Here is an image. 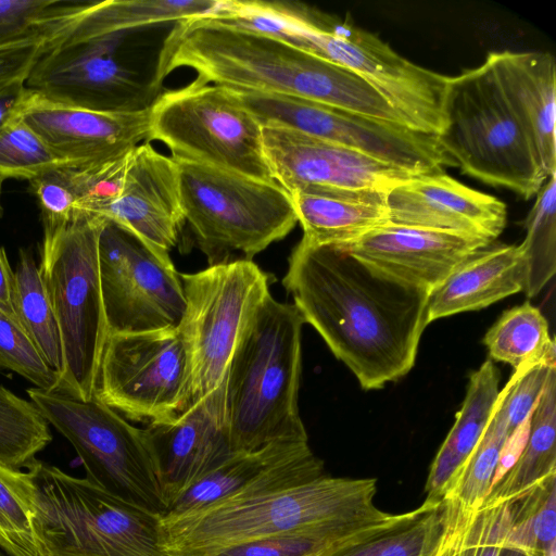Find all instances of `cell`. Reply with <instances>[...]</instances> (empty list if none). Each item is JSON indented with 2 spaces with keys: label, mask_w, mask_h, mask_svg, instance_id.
<instances>
[{
  "label": "cell",
  "mask_w": 556,
  "mask_h": 556,
  "mask_svg": "<svg viewBox=\"0 0 556 556\" xmlns=\"http://www.w3.org/2000/svg\"><path fill=\"white\" fill-rule=\"evenodd\" d=\"M51 440L49 424L35 404L0 384V464L28 467Z\"/></svg>",
  "instance_id": "d590c367"
},
{
  "label": "cell",
  "mask_w": 556,
  "mask_h": 556,
  "mask_svg": "<svg viewBox=\"0 0 556 556\" xmlns=\"http://www.w3.org/2000/svg\"><path fill=\"white\" fill-rule=\"evenodd\" d=\"M30 402L73 445L90 482L162 516L166 511L156 465L143 429L97 396L84 401L60 391L27 390Z\"/></svg>",
  "instance_id": "8fae6325"
},
{
  "label": "cell",
  "mask_w": 556,
  "mask_h": 556,
  "mask_svg": "<svg viewBox=\"0 0 556 556\" xmlns=\"http://www.w3.org/2000/svg\"><path fill=\"white\" fill-rule=\"evenodd\" d=\"M375 478L324 475L315 480L247 498L160 517L166 556H214L233 545L337 526L386 511L376 507Z\"/></svg>",
  "instance_id": "277c9868"
},
{
  "label": "cell",
  "mask_w": 556,
  "mask_h": 556,
  "mask_svg": "<svg viewBox=\"0 0 556 556\" xmlns=\"http://www.w3.org/2000/svg\"><path fill=\"white\" fill-rule=\"evenodd\" d=\"M106 218L76 211L64 224H43L39 273L55 315L64 368L56 391L84 401L96 396L109 336L100 271L99 237Z\"/></svg>",
  "instance_id": "8992f818"
},
{
  "label": "cell",
  "mask_w": 556,
  "mask_h": 556,
  "mask_svg": "<svg viewBox=\"0 0 556 556\" xmlns=\"http://www.w3.org/2000/svg\"><path fill=\"white\" fill-rule=\"evenodd\" d=\"M502 400L503 392L501 390L495 409L481 440L458 480L444 498L455 500L467 508H477L484 501L490 491L501 451L510 435L502 408Z\"/></svg>",
  "instance_id": "74e56055"
},
{
  "label": "cell",
  "mask_w": 556,
  "mask_h": 556,
  "mask_svg": "<svg viewBox=\"0 0 556 556\" xmlns=\"http://www.w3.org/2000/svg\"><path fill=\"white\" fill-rule=\"evenodd\" d=\"M490 243L463 233L387 223L339 248L377 274L430 294Z\"/></svg>",
  "instance_id": "ffe728a7"
},
{
  "label": "cell",
  "mask_w": 556,
  "mask_h": 556,
  "mask_svg": "<svg viewBox=\"0 0 556 556\" xmlns=\"http://www.w3.org/2000/svg\"><path fill=\"white\" fill-rule=\"evenodd\" d=\"M13 307L26 333L48 366L60 376L64 368L61 334L51 303L31 253L20 250L14 270Z\"/></svg>",
  "instance_id": "1f68e13d"
},
{
  "label": "cell",
  "mask_w": 556,
  "mask_h": 556,
  "mask_svg": "<svg viewBox=\"0 0 556 556\" xmlns=\"http://www.w3.org/2000/svg\"><path fill=\"white\" fill-rule=\"evenodd\" d=\"M184 66L210 84L298 98L408 127L382 94L353 72L210 16L175 24L163 41L153 85L161 89L164 78Z\"/></svg>",
  "instance_id": "7a4b0ae2"
},
{
  "label": "cell",
  "mask_w": 556,
  "mask_h": 556,
  "mask_svg": "<svg viewBox=\"0 0 556 556\" xmlns=\"http://www.w3.org/2000/svg\"><path fill=\"white\" fill-rule=\"evenodd\" d=\"M3 179L0 177V218L2 217L3 215V206H2V203H1V193H2V185H3Z\"/></svg>",
  "instance_id": "c3c4849f"
},
{
  "label": "cell",
  "mask_w": 556,
  "mask_h": 556,
  "mask_svg": "<svg viewBox=\"0 0 556 556\" xmlns=\"http://www.w3.org/2000/svg\"><path fill=\"white\" fill-rule=\"evenodd\" d=\"M27 469L35 485L34 529L42 556H166L160 515L40 460Z\"/></svg>",
  "instance_id": "ba28073f"
},
{
  "label": "cell",
  "mask_w": 556,
  "mask_h": 556,
  "mask_svg": "<svg viewBox=\"0 0 556 556\" xmlns=\"http://www.w3.org/2000/svg\"><path fill=\"white\" fill-rule=\"evenodd\" d=\"M500 391V372L488 359L469 377L455 422L430 466L424 502H441L452 490L489 425Z\"/></svg>",
  "instance_id": "484cf974"
},
{
  "label": "cell",
  "mask_w": 556,
  "mask_h": 556,
  "mask_svg": "<svg viewBox=\"0 0 556 556\" xmlns=\"http://www.w3.org/2000/svg\"><path fill=\"white\" fill-rule=\"evenodd\" d=\"M498 556H534V555H531L521 548H518V547H515V546H511L508 544H504Z\"/></svg>",
  "instance_id": "bcb514c9"
},
{
  "label": "cell",
  "mask_w": 556,
  "mask_h": 556,
  "mask_svg": "<svg viewBox=\"0 0 556 556\" xmlns=\"http://www.w3.org/2000/svg\"><path fill=\"white\" fill-rule=\"evenodd\" d=\"M14 271L12 270L4 248L0 247V307L15 315L13 307Z\"/></svg>",
  "instance_id": "f6af8a7d"
},
{
  "label": "cell",
  "mask_w": 556,
  "mask_h": 556,
  "mask_svg": "<svg viewBox=\"0 0 556 556\" xmlns=\"http://www.w3.org/2000/svg\"><path fill=\"white\" fill-rule=\"evenodd\" d=\"M25 83H17L0 93V131L20 116L29 92Z\"/></svg>",
  "instance_id": "ee69618b"
},
{
  "label": "cell",
  "mask_w": 556,
  "mask_h": 556,
  "mask_svg": "<svg viewBox=\"0 0 556 556\" xmlns=\"http://www.w3.org/2000/svg\"><path fill=\"white\" fill-rule=\"evenodd\" d=\"M0 556H9V555L0 548Z\"/></svg>",
  "instance_id": "681fc988"
},
{
  "label": "cell",
  "mask_w": 556,
  "mask_h": 556,
  "mask_svg": "<svg viewBox=\"0 0 556 556\" xmlns=\"http://www.w3.org/2000/svg\"><path fill=\"white\" fill-rule=\"evenodd\" d=\"M96 396L131 420L155 421L191 401V366L177 328L108 336Z\"/></svg>",
  "instance_id": "4fadbf2b"
},
{
  "label": "cell",
  "mask_w": 556,
  "mask_h": 556,
  "mask_svg": "<svg viewBox=\"0 0 556 556\" xmlns=\"http://www.w3.org/2000/svg\"><path fill=\"white\" fill-rule=\"evenodd\" d=\"M483 343L491 358L514 369L539 362H556L548 323L529 302L505 311L488 330Z\"/></svg>",
  "instance_id": "d6a6232c"
},
{
  "label": "cell",
  "mask_w": 556,
  "mask_h": 556,
  "mask_svg": "<svg viewBox=\"0 0 556 556\" xmlns=\"http://www.w3.org/2000/svg\"><path fill=\"white\" fill-rule=\"evenodd\" d=\"M556 173L552 174L536 194L523 227L526 237L520 244L527 263L523 292L535 296L553 278L556 270Z\"/></svg>",
  "instance_id": "836d02e7"
},
{
  "label": "cell",
  "mask_w": 556,
  "mask_h": 556,
  "mask_svg": "<svg viewBox=\"0 0 556 556\" xmlns=\"http://www.w3.org/2000/svg\"><path fill=\"white\" fill-rule=\"evenodd\" d=\"M325 475L324 462L304 440H278L233 453L179 497L162 516H177L226 501L256 496Z\"/></svg>",
  "instance_id": "7402d4cb"
},
{
  "label": "cell",
  "mask_w": 556,
  "mask_h": 556,
  "mask_svg": "<svg viewBox=\"0 0 556 556\" xmlns=\"http://www.w3.org/2000/svg\"><path fill=\"white\" fill-rule=\"evenodd\" d=\"M149 111L148 140L163 142L172 159L274 180L262 125L237 90L197 77L160 93Z\"/></svg>",
  "instance_id": "30bf717a"
},
{
  "label": "cell",
  "mask_w": 556,
  "mask_h": 556,
  "mask_svg": "<svg viewBox=\"0 0 556 556\" xmlns=\"http://www.w3.org/2000/svg\"><path fill=\"white\" fill-rule=\"evenodd\" d=\"M149 109L93 111L54 102L29 89L20 116L59 159L76 166L108 162L141 144L149 138Z\"/></svg>",
  "instance_id": "d6986e66"
},
{
  "label": "cell",
  "mask_w": 556,
  "mask_h": 556,
  "mask_svg": "<svg viewBox=\"0 0 556 556\" xmlns=\"http://www.w3.org/2000/svg\"><path fill=\"white\" fill-rule=\"evenodd\" d=\"M390 515L384 513L337 526L248 541L214 556H321L331 547L381 523Z\"/></svg>",
  "instance_id": "8d00e7d4"
},
{
  "label": "cell",
  "mask_w": 556,
  "mask_h": 556,
  "mask_svg": "<svg viewBox=\"0 0 556 556\" xmlns=\"http://www.w3.org/2000/svg\"><path fill=\"white\" fill-rule=\"evenodd\" d=\"M56 37L26 39L0 47V93L26 81L38 59Z\"/></svg>",
  "instance_id": "7bdbcfd3"
},
{
  "label": "cell",
  "mask_w": 556,
  "mask_h": 556,
  "mask_svg": "<svg viewBox=\"0 0 556 556\" xmlns=\"http://www.w3.org/2000/svg\"><path fill=\"white\" fill-rule=\"evenodd\" d=\"M219 0H105L84 2L58 38L75 42L168 22L212 16Z\"/></svg>",
  "instance_id": "83f0119b"
},
{
  "label": "cell",
  "mask_w": 556,
  "mask_h": 556,
  "mask_svg": "<svg viewBox=\"0 0 556 556\" xmlns=\"http://www.w3.org/2000/svg\"><path fill=\"white\" fill-rule=\"evenodd\" d=\"M543 556H556V543H553L546 552L543 553Z\"/></svg>",
  "instance_id": "7dc6e473"
},
{
  "label": "cell",
  "mask_w": 556,
  "mask_h": 556,
  "mask_svg": "<svg viewBox=\"0 0 556 556\" xmlns=\"http://www.w3.org/2000/svg\"><path fill=\"white\" fill-rule=\"evenodd\" d=\"M175 161L185 222L211 265L235 252L252 261L296 225L291 198L276 181Z\"/></svg>",
  "instance_id": "9c48e42d"
},
{
  "label": "cell",
  "mask_w": 556,
  "mask_h": 556,
  "mask_svg": "<svg viewBox=\"0 0 556 556\" xmlns=\"http://www.w3.org/2000/svg\"><path fill=\"white\" fill-rule=\"evenodd\" d=\"M445 521V502H424L404 514L390 515L376 527L321 556H431Z\"/></svg>",
  "instance_id": "f1b7e54d"
},
{
  "label": "cell",
  "mask_w": 556,
  "mask_h": 556,
  "mask_svg": "<svg viewBox=\"0 0 556 556\" xmlns=\"http://www.w3.org/2000/svg\"><path fill=\"white\" fill-rule=\"evenodd\" d=\"M556 473V367L548 375L531 413L526 445L508 472L486 494L481 505L513 501Z\"/></svg>",
  "instance_id": "f546056e"
},
{
  "label": "cell",
  "mask_w": 556,
  "mask_h": 556,
  "mask_svg": "<svg viewBox=\"0 0 556 556\" xmlns=\"http://www.w3.org/2000/svg\"><path fill=\"white\" fill-rule=\"evenodd\" d=\"M227 23L353 72L382 94L412 129L438 136L444 127L448 76L405 59L372 33L306 7L264 1L233 0Z\"/></svg>",
  "instance_id": "3957f363"
},
{
  "label": "cell",
  "mask_w": 556,
  "mask_h": 556,
  "mask_svg": "<svg viewBox=\"0 0 556 556\" xmlns=\"http://www.w3.org/2000/svg\"><path fill=\"white\" fill-rule=\"evenodd\" d=\"M384 192L289 194L303 229L302 241L314 247H344L389 223Z\"/></svg>",
  "instance_id": "4316f807"
},
{
  "label": "cell",
  "mask_w": 556,
  "mask_h": 556,
  "mask_svg": "<svg viewBox=\"0 0 556 556\" xmlns=\"http://www.w3.org/2000/svg\"><path fill=\"white\" fill-rule=\"evenodd\" d=\"M99 271L109 334L177 328L186 302L169 253L106 219Z\"/></svg>",
  "instance_id": "9a60e30c"
},
{
  "label": "cell",
  "mask_w": 556,
  "mask_h": 556,
  "mask_svg": "<svg viewBox=\"0 0 556 556\" xmlns=\"http://www.w3.org/2000/svg\"><path fill=\"white\" fill-rule=\"evenodd\" d=\"M282 286L364 390L383 388L413 368L430 324L427 292L390 280L336 247L302 240Z\"/></svg>",
  "instance_id": "6da1fadb"
},
{
  "label": "cell",
  "mask_w": 556,
  "mask_h": 556,
  "mask_svg": "<svg viewBox=\"0 0 556 556\" xmlns=\"http://www.w3.org/2000/svg\"><path fill=\"white\" fill-rule=\"evenodd\" d=\"M391 224L452 231L492 242L506 226V204L443 172L412 176L384 192Z\"/></svg>",
  "instance_id": "603a6c76"
},
{
  "label": "cell",
  "mask_w": 556,
  "mask_h": 556,
  "mask_svg": "<svg viewBox=\"0 0 556 556\" xmlns=\"http://www.w3.org/2000/svg\"><path fill=\"white\" fill-rule=\"evenodd\" d=\"M167 507L216 469L231 451L226 412V380L215 391L143 429Z\"/></svg>",
  "instance_id": "ac0fdd59"
},
{
  "label": "cell",
  "mask_w": 556,
  "mask_h": 556,
  "mask_svg": "<svg viewBox=\"0 0 556 556\" xmlns=\"http://www.w3.org/2000/svg\"><path fill=\"white\" fill-rule=\"evenodd\" d=\"M34 515L30 473L0 464V548L9 556H42Z\"/></svg>",
  "instance_id": "e575fe53"
},
{
  "label": "cell",
  "mask_w": 556,
  "mask_h": 556,
  "mask_svg": "<svg viewBox=\"0 0 556 556\" xmlns=\"http://www.w3.org/2000/svg\"><path fill=\"white\" fill-rule=\"evenodd\" d=\"M274 181L288 194L387 191L412 177L363 153L274 124L262 125Z\"/></svg>",
  "instance_id": "e0dca14e"
},
{
  "label": "cell",
  "mask_w": 556,
  "mask_h": 556,
  "mask_svg": "<svg viewBox=\"0 0 556 556\" xmlns=\"http://www.w3.org/2000/svg\"><path fill=\"white\" fill-rule=\"evenodd\" d=\"M93 214L169 253L185 223L176 161L149 142L137 146L129 153L118 190Z\"/></svg>",
  "instance_id": "44dd1931"
},
{
  "label": "cell",
  "mask_w": 556,
  "mask_h": 556,
  "mask_svg": "<svg viewBox=\"0 0 556 556\" xmlns=\"http://www.w3.org/2000/svg\"><path fill=\"white\" fill-rule=\"evenodd\" d=\"M128 33L66 42L54 39L26 87L54 102L102 112L149 109L160 94L125 67L117 53Z\"/></svg>",
  "instance_id": "2e32d148"
},
{
  "label": "cell",
  "mask_w": 556,
  "mask_h": 556,
  "mask_svg": "<svg viewBox=\"0 0 556 556\" xmlns=\"http://www.w3.org/2000/svg\"><path fill=\"white\" fill-rule=\"evenodd\" d=\"M527 263L519 245H486L465 260L428 296L429 323L484 308L523 291Z\"/></svg>",
  "instance_id": "d4e9b609"
},
{
  "label": "cell",
  "mask_w": 556,
  "mask_h": 556,
  "mask_svg": "<svg viewBox=\"0 0 556 556\" xmlns=\"http://www.w3.org/2000/svg\"><path fill=\"white\" fill-rule=\"evenodd\" d=\"M180 279L186 305L177 330L190 357L191 405L225 382L241 333L269 293V278L242 258L180 274Z\"/></svg>",
  "instance_id": "7c38bea8"
},
{
  "label": "cell",
  "mask_w": 556,
  "mask_h": 556,
  "mask_svg": "<svg viewBox=\"0 0 556 556\" xmlns=\"http://www.w3.org/2000/svg\"><path fill=\"white\" fill-rule=\"evenodd\" d=\"M237 91L261 125L283 126L412 175L441 173L444 166H455L435 135L298 98Z\"/></svg>",
  "instance_id": "5bb4252c"
},
{
  "label": "cell",
  "mask_w": 556,
  "mask_h": 556,
  "mask_svg": "<svg viewBox=\"0 0 556 556\" xmlns=\"http://www.w3.org/2000/svg\"><path fill=\"white\" fill-rule=\"evenodd\" d=\"M0 368L12 370L35 388L56 391L59 375L46 363L17 317L0 307Z\"/></svg>",
  "instance_id": "60d3db41"
},
{
  "label": "cell",
  "mask_w": 556,
  "mask_h": 556,
  "mask_svg": "<svg viewBox=\"0 0 556 556\" xmlns=\"http://www.w3.org/2000/svg\"><path fill=\"white\" fill-rule=\"evenodd\" d=\"M29 188L38 200L43 224H64L74 215L77 201L65 166L33 178L29 180Z\"/></svg>",
  "instance_id": "b9f144b4"
},
{
  "label": "cell",
  "mask_w": 556,
  "mask_h": 556,
  "mask_svg": "<svg viewBox=\"0 0 556 556\" xmlns=\"http://www.w3.org/2000/svg\"><path fill=\"white\" fill-rule=\"evenodd\" d=\"M72 165L59 159L43 140L18 116L0 131V177L27 179L61 166Z\"/></svg>",
  "instance_id": "ab89813d"
},
{
  "label": "cell",
  "mask_w": 556,
  "mask_h": 556,
  "mask_svg": "<svg viewBox=\"0 0 556 556\" xmlns=\"http://www.w3.org/2000/svg\"><path fill=\"white\" fill-rule=\"evenodd\" d=\"M304 320L294 304L268 293L245 325L226 378L231 451L252 452L308 435L299 410Z\"/></svg>",
  "instance_id": "5b68a950"
},
{
  "label": "cell",
  "mask_w": 556,
  "mask_h": 556,
  "mask_svg": "<svg viewBox=\"0 0 556 556\" xmlns=\"http://www.w3.org/2000/svg\"><path fill=\"white\" fill-rule=\"evenodd\" d=\"M437 137L463 173L525 199L548 178L486 60L448 77L444 127Z\"/></svg>",
  "instance_id": "52a82bcc"
},
{
  "label": "cell",
  "mask_w": 556,
  "mask_h": 556,
  "mask_svg": "<svg viewBox=\"0 0 556 556\" xmlns=\"http://www.w3.org/2000/svg\"><path fill=\"white\" fill-rule=\"evenodd\" d=\"M83 2L0 0V47L59 34Z\"/></svg>",
  "instance_id": "f35d334b"
},
{
  "label": "cell",
  "mask_w": 556,
  "mask_h": 556,
  "mask_svg": "<svg viewBox=\"0 0 556 556\" xmlns=\"http://www.w3.org/2000/svg\"><path fill=\"white\" fill-rule=\"evenodd\" d=\"M525 129L546 177L556 173L554 56L541 51H494L485 59Z\"/></svg>",
  "instance_id": "cb8c5ba5"
},
{
  "label": "cell",
  "mask_w": 556,
  "mask_h": 556,
  "mask_svg": "<svg viewBox=\"0 0 556 556\" xmlns=\"http://www.w3.org/2000/svg\"><path fill=\"white\" fill-rule=\"evenodd\" d=\"M445 521L431 556H498L514 525L511 502L467 508L444 498Z\"/></svg>",
  "instance_id": "4dcf8cb0"
}]
</instances>
